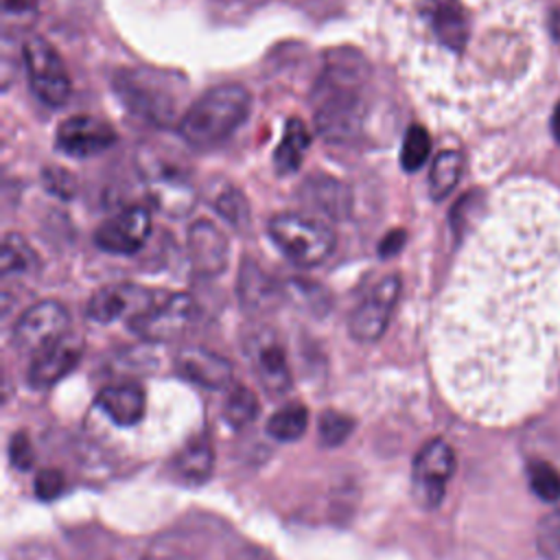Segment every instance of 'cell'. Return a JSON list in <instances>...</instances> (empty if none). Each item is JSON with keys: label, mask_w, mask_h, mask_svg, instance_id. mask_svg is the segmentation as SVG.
<instances>
[{"label": "cell", "mask_w": 560, "mask_h": 560, "mask_svg": "<svg viewBox=\"0 0 560 560\" xmlns=\"http://www.w3.org/2000/svg\"><path fill=\"white\" fill-rule=\"evenodd\" d=\"M453 405L486 422L532 411L560 374V199L505 195L468 243L433 328Z\"/></svg>", "instance_id": "cell-1"}, {"label": "cell", "mask_w": 560, "mask_h": 560, "mask_svg": "<svg viewBox=\"0 0 560 560\" xmlns=\"http://www.w3.org/2000/svg\"><path fill=\"white\" fill-rule=\"evenodd\" d=\"M385 35L416 98L448 122L497 118L536 66L529 0H387Z\"/></svg>", "instance_id": "cell-2"}, {"label": "cell", "mask_w": 560, "mask_h": 560, "mask_svg": "<svg viewBox=\"0 0 560 560\" xmlns=\"http://www.w3.org/2000/svg\"><path fill=\"white\" fill-rule=\"evenodd\" d=\"M354 52H346V59L328 63L319 85L315 90V122L324 138L348 140L363 120V88L365 68L361 59L352 61Z\"/></svg>", "instance_id": "cell-3"}, {"label": "cell", "mask_w": 560, "mask_h": 560, "mask_svg": "<svg viewBox=\"0 0 560 560\" xmlns=\"http://www.w3.org/2000/svg\"><path fill=\"white\" fill-rule=\"evenodd\" d=\"M252 96L243 85L223 83L203 92L179 118L177 131L188 147L212 149L228 140L245 120Z\"/></svg>", "instance_id": "cell-4"}, {"label": "cell", "mask_w": 560, "mask_h": 560, "mask_svg": "<svg viewBox=\"0 0 560 560\" xmlns=\"http://www.w3.org/2000/svg\"><path fill=\"white\" fill-rule=\"evenodd\" d=\"M267 232L276 247L298 267H315L335 247L332 228L308 212H280L269 219Z\"/></svg>", "instance_id": "cell-5"}, {"label": "cell", "mask_w": 560, "mask_h": 560, "mask_svg": "<svg viewBox=\"0 0 560 560\" xmlns=\"http://www.w3.org/2000/svg\"><path fill=\"white\" fill-rule=\"evenodd\" d=\"M138 171L147 184L153 203L171 214L184 217L195 206V188L184 166L162 158L155 151L138 153Z\"/></svg>", "instance_id": "cell-6"}, {"label": "cell", "mask_w": 560, "mask_h": 560, "mask_svg": "<svg viewBox=\"0 0 560 560\" xmlns=\"http://www.w3.org/2000/svg\"><path fill=\"white\" fill-rule=\"evenodd\" d=\"M22 55L28 83L35 96L50 107L63 105L70 96L72 83L59 52L44 37L35 35L24 42Z\"/></svg>", "instance_id": "cell-7"}, {"label": "cell", "mask_w": 560, "mask_h": 560, "mask_svg": "<svg viewBox=\"0 0 560 560\" xmlns=\"http://www.w3.org/2000/svg\"><path fill=\"white\" fill-rule=\"evenodd\" d=\"M455 472V451L442 438L422 444L411 464V494L424 510L442 503L446 483Z\"/></svg>", "instance_id": "cell-8"}, {"label": "cell", "mask_w": 560, "mask_h": 560, "mask_svg": "<svg viewBox=\"0 0 560 560\" xmlns=\"http://www.w3.org/2000/svg\"><path fill=\"white\" fill-rule=\"evenodd\" d=\"M197 304L188 293L155 300L149 308L129 317V328L147 341H171L195 322Z\"/></svg>", "instance_id": "cell-9"}, {"label": "cell", "mask_w": 560, "mask_h": 560, "mask_svg": "<svg viewBox=\"0 0 560 560\" xmlns=\"http://www.w3.org/2000/svg\"><path fill=\"white\" fill-rule=\"evenodd\" d=\"M68 311L55 300H42L28 306L13 326V346L22 352L37 354L68 332Z\"/></svg>", "instance_id": "cell-10"}, {"label": "cell", "mask_w": 560, "mask_h": 560, "mask_svg": "<svg viewBox=\"0 0 560 560\" xmlns=\"http://www.w3.org/2000/svg\"><path fill=\"white\" fill-rule=\"evenodd\" d=\"M398 293H400L398 276L383 278L370 291V295L352 311L350 322H348L350 335L363 343L376 341L387 328V322H389V315L398 300Z\"/></svg>", "instance_id": "cell-11"}, {"label": "cell", "mask_w": 560, "mask_h": 560, "mask_svg": "<svg viewBox=\"0 0 560 560\" xmlns=\"http://www.w3.org/2000/svg\"><path fill=\"white\" fill-rule=\"evenodd\" d=\"M116 142L114 127L98 116H70L57 127L55 144L70 158H92Z\"/></svg>", "instance_id": "cell-12"}, {"label": "cell", "mask_w": 560, "mask_h": 560, "mask_svg": "<svg viewBox=\"0 0 560 560\" xmlns=\"http://www.w3.org/2000/svg\"><path fill=\"white\" fill-rule=\"evenodd\" d=\"M252 370L269 394H284L291 387V370L284 348L273 330H256L245 343Z\"/></svg>", "instance_id": "cell-13"}, {"label": "cell", "mask_w": 560, "mask_h": 560, "mask_svg": "<svg viewBox=\"0 0 560 560\" xmlns=\"http://www.w3.org/2000/svg\"><path fill=\"white\" fill-rule=\"evenodd\" d=\"M151 214L144 206H129L101 223L94 232V243L107 254H136L149 238Z\"/></svg>", "instance_id": "cell-14"}, {"label": "cell", "mask_w": 560, "mask_h": 560, "mask_svg": "<svg viewBox=\"0 0 560 560\" xmlns=\"http://www.w3.org/2000/svg\"><path fill=\"white\" fill-rule=\"evenodd\" d=\"M83 354V339L77 335L66 332L50 346L42 348L28 368V383L33 387L46 389L59 383L63 376H68Z\"/></svg>", "instance_id": "cell-15"}, {"label": "cell", "mask_w": 560, "mask_h": 560, "mask_svg": "<svg viewBox=\"0 0 560 560\" xmlns=\"http://www.w3.org/2000/svg\"><path fill=\"white\" fill-rule=\"evenodd\" d=\"M153 302H155V295L144 287L109 284V287H103L92 293V298L85 306V313L90 319H94L98 324H109L129 311H133V315H138L140 311L149 308Z\"/></svg>", "instance_id": "cell-16"}, {"label": "cell", "mask_w": 560, "mask_h": 560, "mask_svg": "<svg viewBox=\"0 0 560 560\" xmlns=\"http://www.w3.org/2000/svg\"><path fill=\"white\" fill-rule=\"evenodd\" d=\"M175 370L184 378L208 389H225L234 376L232 363L225 357L199 346L182 348L175 354Z\"/></svg>", "instance_id": "cell-17"}, {"label": "cell", "mask_w": 560, "mask_h": 560, "mask_svg": "<svg viewBox=\"0 0 560 560\" xmlns=\"http://www.w3.org/2000/svg\"><path fill=\"white\" fill-rule=\"evenodd\" d=\"M188 252L192 269L203 278L219 276L228 267V238L210 221L192 223L188 232Z\"/></svg>", "instance_id": "cell-18"}, {"label": "cell", "mask_w": 560, "mask_h": 560, "mask_svg": "<svg viewBox=\"0 0 560 560\" xmlns=\"http://www.w3.org/2000/svg\"><path fill=\"white\" fill-rule=\"evenodd\" d=\"M96 407L118 427H133L142 420L147 398L144 389L136 383L109 385L96 396Z\"/></svg>", "instance_id": "cell-19"}, {"label": "cell", "mask_w": 560, "mask_h": 560, "mask_svg": "<svg viewBox=\"0 0 560 560\" xmlns=\"http://www.w3.org/2000/svg\"><path fill=\"white\" fill-rule=\"evenodd\" d=\"M147 83V77H131L125 72V79H118L120 98H125L131 109L151 118L153 122H166L173 112V98L160 88L149 90Z\"/></svg>", "instance_id": "cell-20"}, {"label": "cell", "mask_w": 560, "mask_h": 560, "mask_svg": "<svg viewBox=\"0 0 560 560\" xmlns=\"http://www.w3.org/2000/svg\"><path fill=\"white\" fill-rule=\"evenodd\" d=\"M302 197L308 206L328 217H346L350 210V190L339 179L328 175L308 177L304 182Z\"/></svg>", "instance_id": "cell-21"}, {"label": "cell", "mask_w": 560, "mask_h": 560, "mask_svg": "<svg viewBox=\"0 0 560 560\" xmlns=\"http://www.w3.org/2000/svg\"><path fill=\"white\" fill-rule=\"evenodd\" d=\"M175 472L186 483H203L212 475L214 451L206 435H197L175 455Z\"/></svg>", "instance_id": "cell-22"}, {"label": "cell", "mask_w": 560, "mask_h": 560, "mask_svg": "<svg viewBox=\"0 0 560 560\" xmlns=\"http://www.w3.org/2000/svg\"><path fill=\"white\" fill-rule=\"evenodd\" d=\"M311 147V133L300 118H289L282 140L273 153V164L280 175L295 173Z\"/></svg>", "instance_id": "cell-23"}, {"label": "cell", "mask_w": 560, "mask_h": 560, "mask_svg": "<svg viewBox=\"0 0 560 560\" xmlns=\"http://www.w3.org/2000/svg\"><path fill=\"white\" fill-rule=\"evenodd\" d=\"M238 295L245 308L260 311L278 298V287L254 262H243L241 278H238Z\"/></svg>", "instance_id": "cell-24"}, {"label": "cell", "mask_w": 560, "mask_h": 560, "mask_svg": "<svg viewBox=\"0 0 560 560\" xmlns=\"http://www.w3.org/2000/svg\"><path fill=\"white\" fill-rule=\"evenodd\" d=\"M464 168V155L455 149L438 153L429 171V195L433 201H442L457 186Z\"/></svg>", "instance_id": "cell-25"}, {"label": "cell", "mask_w": 560, "mask_h": 560, "mask_svg": "<svg viewBox=\"0 0 560 560\" xmlns=\"http://www.w3.org/2000/svg\"><path fill=\"white\" fill-rule=\"evenodd\" d=\"M308 427V409L302 402H289L271 413L267 420V433L278 442H295Z\"/></svg>", "instance_id": "cell-26"}, {"label": "cell", "mask_w": 560, "mask_h": 560, "mask_svg": "<svg viewBox=\"0 0 560 560\" xmlns=\"http://www.w3.org/2000/svg\"><path fill=\"white\" fill-rule=\"evenodd\" d=\"M258 409H260L258 396L249 387L236 385L228 394V400H225V407H223V416H225V422L230 427L243 429V427L254 422V418L258 416Z\"/></svg>", "instance_id": "cell-27"}, {"label": "cell", "mask_w": 560, "mask_h": 560, "mask_svg": "<svg viewBox=\"0 0 560 560\" xmlns=\"http://www.w3.org/2000/svg\"><path fill=\"white\" fill-rule=\"evenodd\" d=\"M429 151H431V138H429L427 129L420 125H411L402 140V151H400L402 168L409 173L418 171L427 162Z\"/></svg>", "instance_id": "cell-28"}, {"label": "cell", "mask_w": 560, "mask_h": 560, "mask_svg": "<svg viewBox=\"0 0 560 560\" xmlns=\"http://www.w3.org/2000/svg\"><path fill=\"white\" fill-rule=\"evenodd\" d=\"M35 256L26 241L20 234L9 232L2 241V258H0V269L4 276L9 273H20L26 271L33 265Z\"/></svg>", "instance_id": "cell-29"}, {"label": "cell", "mask_w": 560, "mask_h": 560, "mask_svg": "<svg viewBox=\"0 0 560 560\" xmlns=\"http://www.w3.org/2000/svg\"><path fill=\"white\" fill-rule=\"evenodd\" d=\"M527 479L534 494L547 503L560 499V472L547 462H534L527 468Z\"/></svg>", "instance_id": "cell-30"}, {"label": "cell", "mask_w": 560, "mask_h": 560, "mask_svg": "<svg viewBox=\"0 0 560 560\" xmlns=\"http://www.w3.org/2000/svg\"><path fill=\"white\" fill-rule=\"evenodd\" d=\"M352 429H354L352 418L341 411H332V409L324 411L317 422V433H319V440L324 446H339L341 442H346V438L352 433Z\"/></svg>", "instance_id": "cell-31"}, {"label": "cell", "mask_w": 560, "mask_h": 560, "mask_svg": "<svg viewBox=\"0 0 560 560\" xmlns=\"http://www.w3.org/2000/svg\"><path fill=\"white\" fill-rule=\"evenodd\" d=\"M212 206H214V210H217L225 221H230V223L236 225V228L245 225L247 219H249L247 199L243 197L241 190H236V188H232V186L223 188V190L214 197Z\"/></svg>", "instance_id": "cell-32"}, {"label": "cell", "mask_w": 560, "mask_h": 560, "mask_svg": "<svg viewBox=\"0 0 560 560\" xmlns=\"http://www.w3.org/2000/svg\"><path fill=\"white\" fill-rule=\"evenodd\" d=\"M536 545L545 558H560V510H551L540 518L536 529Z\"/></svg>", "instance_id": "cell-33"}, {"label": "cell", "mask_w": 560, "mask_h": 560, "mask_svg": "<svg viewBox=\"0 0 560 560\" xmlns=\"http://www.w3.org/2000/svg\"><path fill=\"white\" fill-rule=\"evenodd\" d=\"M33 488H35V494H37L42 501H52V499H57V497L63 492V488H66L63 472L57 470V468H42V470L35 475Z\"/></svg>", "instance_id": "cell-34"}, {"label": "cell", "mask_w": 560, "mask_h": 560, "mask_svg": "<svg viewBox=\"0 0 560 560\" xmlns=\"http://www.w3.org/2000/svg\"><path fill=\"white\" fill-rule=\"evenodd\" d=\"M9 459L18 470H31L35 455H33V446L26 438V433H13L11 442H9Z\"/></svg>", "instance_id": "cell-35"}, {"label": "cell", "mask_w": 560, "mask_h": 560, "mask_svg": "<svg viewBox=\"0 0 560 560\" xmlns=\"http://www.w3.org/2000/svg\"><path fill=\"white\" fill-rule=\"evenodd\" d=\"M44 184L57 197L70 199L74 195V177L63 168H46L44 171Z\"/></svg>", "instance_id": "cell-36"}, {"label": "cell", "mask_w": 560, "mask_h": 560, "mask_svg": "<svg viewBox=\"0 0 560 560\" xmlns=\"http://www.w3.org/2000/svg\"><path fill=\"white\" fill-rule=\"evenodd\" d=\"M4 15H33L37 11V0H0Z\"/></svg>", "instance_id": "cell-37"}, {"label": "cell", "mask_w": 560, "mask_h": 560, "mask_svg": "<svg viewBox=\"0 0 560 560\" xmlns=\"http://www.w3.org/2000/svg\"><path fill=\"white\" fill-rule=\"evenodd\" d=\"M402 245H405V232L402 230H394V232H389L383 238L378 252H381V256H394Z\"/></svg>", "instance_id": "cell-38"}, {"label": "cell", "mask_w": 560, "mask_h": 560, "mask_svg": "<svg viewBox=\"0 0 560 560\" xmlns=\"http://www.w3.org/2000/svg\"><path fill=\"white\" fill-rule=\"evenodd\" d=\"M551 133L560 142V103L553 107V114H551Z\"/></svg>", "instance_id": "cell-39"}, {"label": "cell", "mask_w": 560, "mask_h": 560, "mask_svg": "<svg viewBox=\"0 0 560 560\" xmlns=\"http://www.w3.org/2000/svg\"><path fill=\"white\" fill-rule=\"evenodd\" d=\"M144 560H186V558L175 556V553H149Z\"/></svg>", "instance_id": "cell-40"}, {"label": "cell", "mask_w": 560, "mask_h": 560, "mask_svg": "<svg viewBox=\"0 0 560 560\" xmlns=\"http://www.w3.org/2000/svg\"><path fill=\"white\" fill-rule=\"evenodd\" d=\"M551 33H553V37L560 42V11H556V13L551 15Z\"/></svg>", "instance_id": "cell-41"}]
</instances>
